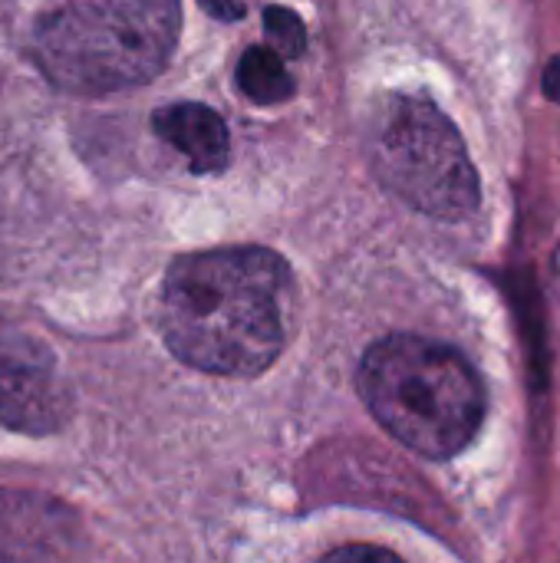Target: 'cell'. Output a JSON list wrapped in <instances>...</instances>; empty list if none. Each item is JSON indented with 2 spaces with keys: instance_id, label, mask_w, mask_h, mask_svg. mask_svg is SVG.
Returning <instances> with one entry per match:
<instances>
[{
  "instance_id": "1",
  "label": "cell",
  "mask_w": 560,
  "mask_h": 563,
  "mask_svg": "<svg viewBox=\"0 0 560 563\" xmlns=\"http://www.w3.org/2000/svg\"><path fill=\"white\" fill-rule=\"evenodd\" d=\"M294 294V274L277 251H195L172 261L162 280L158 327L185 366L251 379L284 353Z\"/></svg>"
},
{
  "instance_id": "2",
  "label": "cell",
  "mask_w": 560,
  "mask_h": 563,
  "mask_svg": "<svg viewBox=\"0 0 560 563\" xmlns=\"http://www.w3.org/2000/svg\"><path fill=\"white\" fill-rule=\"evenodd\" d=\"M182 33V0H66L36 20L30 53L63 92L106 96L152 82Z\"/></svg>"
},
{
  "instance_id": "3",
  "label": "cell",
  "mask_w": 560,
  "mask_h": 563,
  "mask_svg": "<svg viewBox=\"0 0 560 563\" xmlns=\"http://www.w3.org/2000/svg\"><path fill=\"white\" fill-rule=\"evenodd\" d=\"M360 393L376 422L426 459L459 455L485 419V386L452 346L393 333L370 346Z\"/></svg>"
},
{
  "instance_id": "4",
  "label": "cell",
  "mask_w": 560,
  "mask_h": 563,
  "mask_svg": "<svg viewBox=\"0 0 560 563\" xmlns=\"http://www.w3.org/2000/svg\"><path fill=\"white\" fill-rule=\"evenodd\" d=\"M370 165L406 205L442 221L479 208V175L452 119L426 96H389L373 115Z\"/></svg>"
},
{
  "instance_id": "5",
  "label": "cell",
  "mask_w": 560,
  "mask_h": 563,
  "mask_svg": "<svg viewBox=\"0 0 560 563\" xmlns=\"http://www.w3.org/2000/svg\"><path fill=\"white\" fill-rule=\"evenodd\" d=\"M66 422V393L53 350L0 317V429L53 435Z\"/></svg>"
},
{
  "instance_id": "6",
  "label": "cell",
  "mask_w": 560,
  "mask_h": 563,
  "mask_svg": "<svg viewBox=\"0 0 560 563\" xmlns=\"http://www.w3.org/2000/svg\"><path fill=\"white\" fill-rule=\"evenodd\" d=\"M73 541L76 518L66 505L40 492L0 488V558H66Z\"/></svg>"
},
{
  "instance_id": "7",
  "label": "cell",
  "mask_w": 560,
  "mask_h": 563,
  "mask_svg": "<svg viewBox=\"0 0 560 563\" xmlns=\"http://www.w3.org/2000/svg\"><path fill=\"white\" fill-rule=\"evenodd\" d=\"M152 129L175 152H182L191 172H221L231 162V135L224 119L201 102L162 106L152 115Z\"/></svg>"
},
{
  "instance_id": "8",
  "label": "cell",
  "mask_w": 560,
  "mask_h": 563,
  "mask_svg": "<svg viewBox=\"0 0 560 563\" xmlns=\"http://www.w3.org/2000/svg\"><path fill=\"white\" fill-rule=\"evenodd\" d=\"M238 89L257 106H281L294 96V79L281 56L267 46H251L238 59Z\"/></svg>"
},
{
  "instance_id": "9",
  "label": "cell",
  "mask_w": 560,
  "mask_h": 563,
  "mask_svg": "<svg viewBox=\"0 0 560 563\" xmlns=\"http://www.w3.org/2000/svg\"><path fill=\"white\" fill-rule=\"evenodd\" d=\"M264 30L271 36V43L284 53V56H300L307 46V30L304 20L287 10V7H267L264 10Z\"/></svg>"
},
{
  "instance_id": "10",
  "label": "cell",
  "mask_w": 560,
  "mask_h": 563,
  "mask_svg": "<svg viewBox=\"0 0 560 563\" xmlns=\"http://www.w3.org/2000/svg\"><path fill=\"white\" fill-rule=\"evenodd\" d=\"M327 561H396L389 551H380V548H340L333 554H327Z\"/></svg>"
},
{
  "instance_id": "11",
  "label": "cell",
  "mask_w": 560,
  "mask_h": 563,
  "mask_svg": "<svg viewBox=\"0 0 560 563\" xmlns=\"http://www.w3.org/2000/svg\"><path fill=\"white\" fill-rule=\"evenodd\" d=\"M198 3L218 20H241L244 16V0H198Z\"/></svg>"
},
{
  "instance_id": "12",
  "label": "cell",
  "mask_w": 560,
  "mask_h": 563,
  "mask_svg": "<svg viewBox=\"0 0 560 563\" xmlns=\"http://www.w3.org/2000/svg\"><path fill=\"white\" fill-rule=\"evenodd\" d=\"M545 92H548V99L560 102V56L551 59V66H548V73H545Z\"/></svg>"
}]
</instances>
